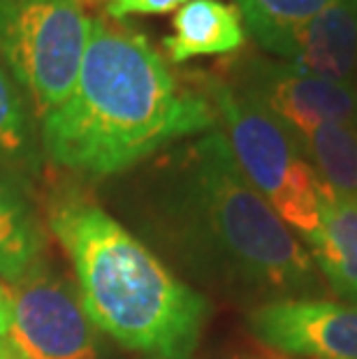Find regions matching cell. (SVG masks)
Instances as JSON below:
<instances>
[{
    "label": "cell",
    "instance_id": "obj_1",
    "mask_svg": "<svg viewBox=\"0 0 357 359\" xmlns=\"http://www.w3.org/2000/svg\"><path fill=\"white\" fill-rule=\"evenodd\" d=\"M214 123L211 102L181 86L140 30L90 19L77 83L40 121V142L54 165L102 179Z\"/></svg>",
    "mask_w": 357,
    "mask_h": 359
},
{
    "label": "cell",
    "instance_id": "obj_2",
    "mask_svg": "<svg viewBox=\"0 0 357 359\" xmlns=\"http://www.w3.org/2000/svg\"><path fill=\"white\" fill-rule=\"evenodd\" d=\"M49 225L74 266L93 327L151 359H193L209 311L200 292L95 202L60 200Z\"/></svg>",
    "mask_w": 357,
    "mask_h": 359
},
{
    "label": "cell",
    "instance_id": "obj_3",
    "mask_svg": "<svg viewBox=\"0 0 357 359\" xmlns=\"http://www.w3.org/2000/svg\"><path fill=\"white\" fill-rule=\"evenodd\" d=\"M193 195L209 234L250 280L299 290L314 278V259L234 163L223 133L193 147Z\"/></svg>",
    "mask_w": 357,
    "mask_h": 359
},
{
    "label": "cell",
    "instance_id": "obj_4",
    "mask_svg": "<svg viewBox=\"0 0 357 359\" xmlns=\"http://www.w3.org/2000/svg\"><path fill=\"white\" fill-rule=\"evenodd\" d=\"M211 107L225 128L234 163L288 227L304 236L321 225L325 190L295 137L241 90L211 81Z\"/></svg>",
    "mask_w": 357,
    "mask_h": 359
},
{
    "label": "cell",
    "instance_id": "obj_5",
    "mask_svg": "<svg viewBox=\"0 0 357 359\" xmlns=\"http://www.w3.org/2000/svg\"><path fill=\"white\" fill-rule=\"evenodd\" d=\"M88 33L81 0H0V58L40 121L72 93Z\"/></svg>",
    "mask_w": 357,
    "mask_h": 359
},
{
    "label": "cell",
    "instance_id": "obj_6",
    "mask_svg": "<svg viewBox=\"0 0 357 359\" xmlns=\"http://www.w3.org/2000/svg\"><path fill=\"white\" fill-rule=\"evenodd\" d=\"M7 290L14 343L24 359H95L93 323L79 290L60 273L40 262Z\"/></svg>",
    "mask_w": 357,
    "mask_h": 359
},
{
    "label": "cell",
    "instance_id": "obj_7",
    "mask_svg": "<svg viewBox=\"0 0 357 359\" xmlns=\"http://www.w3.org/2000/svg\"><path fill=\"white\" fill-rule=\"evenodd\" d=\"M241 93L262 104L292 137L330 121L357 123L355 86L318 77L292 63L253 60Z\"/></svg>",
    "mask_w": 357,
    "mask_h": 359
},
{
    "label": "cell",
    "instance_id": "obj_8",
    "mask_svg": "<svg viewBox=\"0 0 357 359\" xmlns=\"http://www.w3.org/2000/svg\"><path fill=\"white\" fill-rule=\"evenodd\" d=\"M255 339L278 353L309 359H357V304L278 299L248 316Z\"/></svg>",
    "mask_w": 357,
    "mask_h": 359
},
{
    "label": "cell",
    "instance_id": "obj_9",
    "mask_svg": "<svg viewBox=\"0 0 357 359\" xmlns=\"http://www.w3.org/2000/svg\"><path fill=\"white\" fill-rule=\"evenodd\" d=\"M285 58L311 74L357 88V14L351 3L334 0L295 30Z\"/></svg>",
    "mask_w": 357,
    "mask_h": 359
},
{
    "label": "cell",
    "instance_id": "obj_10",
    "mask_svg": "<svg viewBox=\"0 0 357 359\" xmlns=\"http://www.w3.org/2000/svg\"><path fill=\"white\" fill-rule=\"evenodd\" d=\"M172 28L174 33L165 37V51L172 63L223 56L237 51L246 40L239 10L223 0H188L174 14Z\"/></svg>",
    "mask_w": 357,
    "mask_h": 359
},
{
    "label": "cell",
    "instance_id": "obj_11",
    "mask_svg": "<svg viewBox=\"0 0 357 359\" xmlns=\"http://www.w3.org/2000/svg\"><path fill=\"white\" fill-rule=\"evenodd\" d=\"M307 239L334 292L357 304V202L325 193L321 225Z\"/></svg>",
    "mask_w": 357,
    "mask_h": 359
},
{
    "label": "cell",
    "instance_id": "obj_12",
    "mask_svg": "<svg viewBox=\"0 0 357 359\" xmlns=\"http://www.w3.org/2000/svg\"><path fill=\"white\" fill-rule=\"evenodd\" d=\"M328 195L357 202V123H321L295 137Z\"/></svg>",
    "mask_w": 357,
    "mask_h": 359
},
{
    "label": "cell",
    "instance_id": "obj_13",
    "mask_svg": "<svg viewBox=\"0 0 357 359\" xmlns=\"http://www.w3.org/2000/svg\"><path fill=\"white\" fill-rule=\"evenodd\" d=\"M44 234L35 213L17 190L0 181V278L19 283L42 262Z\"/></svg>",
    "mask_w": 357,
    "mask_h": 359
},
{
    "label": "cell",
    "instance_id": "obj_14",
    "mask_svg": "<svg viewBox=\"0 0 357 359\" xmlns=\"http://www.w3.org/2000/svg\"><path fill=\"white\" fill-rule=\"evenodd\" d=\"M334 0H234L246 33L276 56L285 58L295 30L318 17Z\"/></svg>",
    "mask_w": 357,
    "mask_h": 359
},
{
    "label": "cell",
    "instance_id": "obj_15",
    "mask_svg": "<svg viewBox=\"0 0 357 359\" xmlns=\"http://www.w3.org/2000/svg\"><path fill=\"white\" fill-rule=\"evenodd\" d=\"M33 154V109L0 58V163L24 165Z\"/></svg>",
    "mask_w": 357,
    "mask_h": 359
},
{
    "label": "cell",
    "instance_id": "obj_16",
    "mask_svg": "<svg viewBox=\"0 0 357 359\" xmlns=\"http://www.w3.org/2000/svg\"><path fill=\"white\" fill-rule=\"evenodd\" d=\"M188 0H107L105 12L107 19L123 21L128 17H144V14H165L184 7Z\"/></svg>",
    "mask_w": 357,
    "mask_h": 359
},
{
    "label": "cell",
    "instance_id": "obj_17",
    "mask_svg": "<svg viewBox=\"0 0 357 359\" xmlns=\"http://www.w3.org/2000/svg\"><path fill=\"white\" fill-rule=\"evenodd\" d=\"M0 359H24L19 353L12 334V306H10V290L0 283Z\"/></svg>",
    "mask_w": 357,
    "mask_h": 359
},
{
    "label": "cell",
    "instance_id": "obj_18",
    "mask_svg": "<svg viewBox=\"0 0 357 359\" xmlns=\"http://www.w3.org/2000/svg\"><path fill=\"white\" fill-rule=\"evenodd\" d=\"M348 3H351V7H353L355 14H357V0H348Z\"/></svg>",
    "mask_w": 357,
    "mask_h": 359
}]
</instances>
